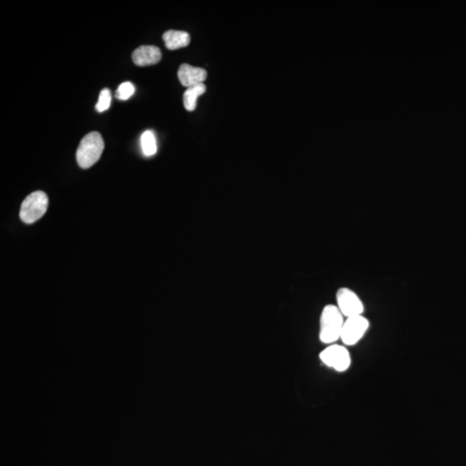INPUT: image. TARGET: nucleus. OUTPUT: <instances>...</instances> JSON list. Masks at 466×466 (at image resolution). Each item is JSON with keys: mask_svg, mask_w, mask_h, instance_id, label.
<instances>
[{"mask_svg": "<svg viewBox=\"0 0 466 466\" xmlns=\"http://www.w3.org/2000/svg\"><path fill=\"white\" fill-rule=\"evenodd\" d=\"M161 59L159 48L152 45H143L132 53V61L138 67H145L159 64Z\"/></svg>", "mask_w": 466, "mask_h": 466, "instance_id": "nucleus-8", "label": "nucleus"}, {"mask_svg": "<svg viewBox=\"0 0 466 466\" xmlns=\"http://www.w3.org/2000/svg\"><path fill=\"white\" fill-rule=\"evenodd\" d=\"M135 93V87L133 84L130 82H126L121 84L116 91V98L120 101H126L133 95Z\"/></svg>", "mask_w": 466, "mask_h": 466, "instance_id": "nucleus-13", "label": "nucleus"}, {"mask_svg": "<svg viewBox=\"0 0 466 466\" xmlns=\"http://www.w3.org/2000/svg\"><path fill=\"white\" fill-rule=\"evenodd\" d=\"M141 146L146 156H152L157 152L156 139L152 131H146L142 134Z\"/></svg>", "mask_w": 466, "mask_h": 466, "instance_id": "nucleus-11", "label": "nucleus"}, {"mask_svg": "<svg viewBox=\"0 0 466 466\" xmlns=\"http://www.w3.org/2000/svg\"><path fill=\"white\" fill-rule=\"evenodd\" d=\"M323 364L335 370L336 372H347L350 368L351 358L346 347L340 344H331L320 354Z\"/></svg>", "mask_w": 466, "mask_h": 466, "instance_id": "nucleus-4", "label": "nucleus"}, {"mask_svg": "<svg viewBox=\"0 0 466 466\" xmlns=\"http://www.w3.org/2000/svg\"><path fill=\"white\" fill-rule=\"evenodd\" d=\"M167 49L175 50L189 45L191 41L188 32L182 31H168L163 36Z\"/></svg>", "mask_w": 466, "mask_h": 466, "instance_id": "nucleus-9", "label": "nucleus"}, {"mask_svg": "<svg viewBox=\"0 0 466 466\" xmlns=\"http://www.w3.org/2000/svg\"><path fill=\"white\" fill-rule=\"evenodd\" d=\"M105 143L99 132H90L80 141L76 152L77 163L82 168H89L100 160Z\"/></svg>", "mask_w": 466, "mask_h": 466, "instance_id": "nucleus-2", "label": "nucleus"}, {"mask_svg": "<svg viewBox=\"0 0 466 466\" xmlns=\"http://www.w3.org/2000/svg\"><path fill=\"white\" fill-rule=\"evenodd\" d=\"M205 86L204 83L199 84V85L189 87L183 94V104H184L186 110L189 112L196 110L197 105V99L205 94Z\"/></svg>", "mask_w": 466, "mask_h": 466, "instance_id": "nucleus-10", "label": "nucleus"}, {"mask_svg": "<svg viewBox=\"0 0 466 466\" xmlns=\"http://www.w3.org/2000/svg\"><path fill=\"white\" fill-rule=\"evenodd\" d=\"M344 320L339 307L329 304L323 308L319 337L323 344H332L340 340Z\"/></svg>", "mask_w": 466, "mask_h": 466, "instance_id": "nucleus-1", "label": "nucleus"}, {"mask_svg": "<svg viewBox=\"0 0 466 466\" xmlns=\"http://www.w3.org/2000/svg\"><path fill=\"white\" fill-rule=\"evenodd\" d=\"M337 307L347 318L363 315L365 305L357 293L349 288H340L336 293Z\"/></svg>", "mask_w": 466, "mask_h": 466, "instance_id": "nucleus-6", "label": "nucleus"}, {"mask_svg": "<svg viewBox=\"0 0 466 466\" xmlns=\"http://www.w3.org/2000/svg\"><path fill=\"white\" fill-rule=\"evenodd\" d=\"M207 71L203 68L182 64L178 71V78L182 86L191 87L203 84L207 79Z\"/></svg>", "mask_w": 466, "mask_h": 466, "instance_id": "nucleus-7", "label": "nucleus"}, {"mask_svg": "<svg viewBox=\"0 0 466 466\" xmlns=\"http://www.w3.org/2000/svg\"><path fill=\"white\" fill-rule=\"evenodd\" d=\"M370 328V321L363 315L347 318L344 321L340 340L346 346H355L363 339Z\"/></svg>", "mask_w": 466, "mask_h": 466, "instance_id": "nucleus-5", "label": "nucleus"}, {"mask_svg": "<svg viewBox=\"0 0 466 466\" xmlns=\"http://www.w3.org/2000/svg\"><path fill=\"white\" fill-rule=\"evenodd\" d=\"M111 92H110L108 88H104V89L101 92L97 104L95 105V109H96V111L99 112H104L106 110L109 109L110 105H111Z\"/></svg>", "mask_w": 466, "mask_h": 466, "instance_id": "nucleus-12", "label": "nucleus"}, {"mask_svg": "<svg viewBox=\"0 0 466 466\" xmlns=\"http://www.w3.org/2000/svg\"><path fill=\"white\" fill-rule=\"evenodd\" d=\"M49 205V198L43 191H36L25 198L21 205L20 219L25 224H32L41 219Z\"/></svg>", "mask_w": 466, "mask_h": 466, "instance_id": "nucleus-3", "label": "nucleus"}]
</instances>
